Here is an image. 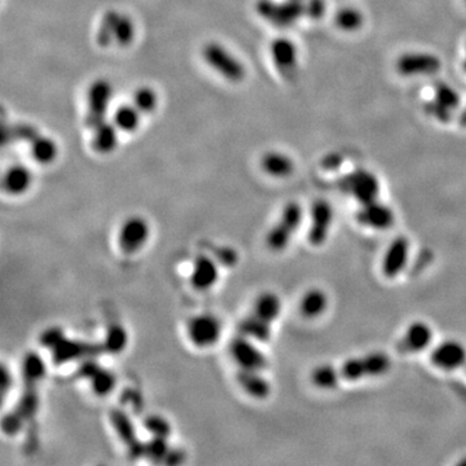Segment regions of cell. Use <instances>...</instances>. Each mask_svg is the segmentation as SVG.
<instances>
[{
  "mask_svg": "<svg viewBox=\"0 0 466 466\" xmlns=\"http://www.w3.org/2000/svg\"><path fill=\"white\" fill-rule=\"evenodd\" d=\"M22 390L16 406L3 417V431L13 437L37 416L39 409V386L47 374V365L35 351L28 352L22 359Z\"/></svg>",
  "mask_w": 466,
  "mask_h": 466,
  "instance_id": "6da1fadb",
  "label": "cell"
},
{
  "mask_svg": "<svg viewBox=\"0 0 466 466\" xmlns=\"http://www.w3.org/2000/svg\"><path fill=\"white\" fill-rule=\"evenodd\" d=\"M280 297L273 291H264L257 297L252 312L240 322V334L255 342H267L271 338L272 325L282 315Z\"/></svg>",
  "mask_w": 466,
  "mask_h": 466,
  "instance_id": "7a4b0ae2",
  "label": "cell"
},
{
  "mask_svg": "<svg viewBox=\"0 0 466 466\" xmlns=\"http://www.w3.org/2000/svg\"><path fill=\"white\" fill-rule=\"evenodd\" d=\"M391 368V359L382 351L368 352L365 355L347 359L338 367L342 381H359V379L379 377L388 373Z\"/></svg>",
  "mask_w": 466,
  "mask_h": 466,
  "instance_id": "3957f363",
  "label": "cell"
},
{
  "mask_svg": "<svg viewBox=\"0 0 466 466\" xmlns=\"http://www.w3.org/2000/svg\"><path fill=\"white\" fill-rule=\"evenodd\" d=\"M303 221V209L298 202H289L282 209L279 221L272 225L266 236L267 248L275 252H280L288 248L291 239L298 231Z\"/></svg>",
  "mask_w": 466,
  "mask_h": 466,
  "instance_id": "277c9868",
  "label": "cell"
},
{
  "mask_svg": "<svg viewBox=\"0 0 466 466\" xmlns=\"http://www.w3.org/2000/svg\"><path fill=\"white\" fill-rule=\"evenodd\" d=\"M51 356L56 365L68 364L71 361H83L87 359H96L97 356L105 354L103 343L88 342V340H73L65 334L58 343L49 349Z\"/></svg>",
  "mask_w": 466,
  "mask_h": 466,
  "instance_id": "5b68a950",
  "label": "cell"
},
{
  "mask_svg": "<svg viewBox=\"0 0 466 466\" xmlns=\"http://www.w3.org/2000/svg\"><path fill=\"white\" fill-rule=\"evenodd\" d=\"M223 325L213 313H198L187 322V337L197 349H212L222 337Z\"/></svg>",
  "mask_w": 466,
  "mask_h": 466,
  "instance_id": "8992f818",
  "label": "cell"
},
{
  "mask_svg": "<svg viewBox=\"0 0 466 466\" xmlns=\"http://www.w3.org/2000/svg\"><path fill=\"white\" fill-rule=\"evenodd\" d=\"M255 10L262 19L272 25L286 28L306 15V6L304 1L301 0H286L284 3H276L273 0H257Z\"/></svg>",
  "mask_w": 466,
  "mask_h": 466,
  "instance_id": "52a82bcc",
  "label": "cell"
},
{
  "mask_svg": "<svg viewBox=\"0 0 466 466\" xmlns=\"http://www.w3.org/2000/svg\"><path fill=\"white\" fill-rule=\"evenodd\" d=\"M119 252L125 255H136L141 252L150 237V225L146 218L132 215L121 224L116 236Z\"/></svg>",
  "mask_w": 466,
  "mask_h": 466,
  "instance_id": "ba28073f",
  "label": "cell"
},
{
  "mask_svg": "<svg viewBox=\"0 0 466 466\" xmlns=\"http://www.w3.org/2000/svg\"><path fill=\"white\" fill-rule=\"evenodd\" d=\"M338 188L355 198L360 205L369 204L379 198V179L368 170L359 169L343 176L338 182Z\"/></svg>",
  "mask_w": 466,
  "mask_h": 466,
  "instance_id": "9c48e42d",
  "label": "cell"
},
{
  "mask_svg": "<svg viewBox=\"0 0 466 466\" xmlns=\"http://www.w3.org/2000/svg\"><path fill=\"white\" fill-rule=\"evenodd\" d=\"M202 58L207 65L231 82H241L246 76L241 61L218 43H207L202 49Z\"/></svg>",
  "mask_w": 466,
  "mask_h": 466,
  "instance_id": "30bf717a",
  "label": "cell"
},
{
  "mask_svg": "<svg viewBox=\"0 0 466 466\" xmlns=\"http://www.w3.org/2000/svg\"><path fill=\"white\" fill-rule=\"evenodd\" d=\"M230 354L236 365L240 369L263 372L268 365V360L263 354L262 350L255 345V340L243 334L231 340Z\"/></svg>",
  "mask_w": 466,
  "mask_h": 466,
  "instance_id": "8fae6325",
  "label": "cell"
},
{
  "mask_svg": "<svg viewBox=\"0 0 466 466\" xmlns=\"http://www.w3.org/2000/svg\"><path fill=\"white\" fill-rule=\"evenodd\" d=\"M77 376L79 379L88 381L92 392L100 398L110 395L116 386V374L105 367H101L96 359L80 361L77 369Z\"/></svg>",
  "mask_w": 466,
  "mask_h": 466,
  "instance_id": "7c38bea8",
  "label": "cell"
},
{
  "mask_svg": "<svg viewBox=\"0 0 466 466\" xmlns=\"http://www.w3.org/2000/svg\"><path fill=\"white\" fill-rule=\"evenodd\" d=\"M112 98V86L105 79H97L89 88L87 94V114L85 123L88 128L95 130L107 118V107Z\"/></svg>",
  "mask_w": 466,
  "mask_h": 466,
  "instance_id": "4fadbf2b",
  "label": "cell"
},
{
  "mask_svg": "<svg viewBox=\"0 0 466 466\" xmlns=\"http://www.w3.org/2000/svg\"><path fill=\"white\" fill-rule=\"evenodd\" d=\"M110 424L116 431V437L122 442L127 451V455L131 458L143 457L144 442L137 437L135 427L131 418L127 416L126 412L122 409H112L110 411Z\"/></svg>",
  "mask_w": 466,
  "mask_h": 466,
  "instance_id": "5bb4252c",
  "label": "cell"
},
{
  "mask_svg": "<svg viewBox=\"0 0 466 466\" xmlns=\"http://www.w3.org/2000/svg\"><path fill=\"white\" fill-rule=\"evenodd\" d=\"M442 68V62L435 55L425 52L404 53L397 61V70L404 77L434 76Z\"/></svg>",
  "mask_w": 466,
  "mask_h": 466,
  "instance_id": "9a60e30c",
  "label": "cell"
},
{
  "mask_svg": "<svg viewBox=\"0 0 466 466\" xmlns=\"http://www.w3.org/2000/svg\"><path fill=\"white\" fill-rule=\"evenodd\" d=\"M333 223V209L328 201L318 200L311 207V224L307 240L312 246H321L327 241Z\"/></svg>",
  "mask_w": 466,
  "mask_h": 466,
  "instance_id": "2e32d148",
  "label": "cell"
},
{
  "mask_svg": "<svg viewBox=\"0 0 466 466\" xmlns=\"http://www.w3.org/2000/svg\"><path fill=\"white\" fill-rule=\"evenodd\" d=\"M430 361L435 368L456 370L466 363V347L458 340H445L431 351Z\"/></svg>",
  "mask_w": 466,
  "mask_h": 466,
  "instance_id": "e0dca14e",
  "label": "cell"
},
{
  "mask_svg": "<svg viewBox=\"0 0 466 466\" xmlns=\"http://www.w3.org/2000/svg\"><path fill=\"white\" fill-rule=\"evenodd\" d=\"M356 219L361 225L377 231H385L395 222V214L388 205L381 204L379 200L360 205L359 212L356 213Z\"/></svg>",
  "mask_w": 466,
  "mask_h": 466,
  "instance_id": "ac0fdd59",
  "label": "cell"
},
{
  "mask_svg": "<svg viewBox=\"0 0 466 466\" xmlns=\"http://www.w3.org/2000/svg\"><path fill=\"white\" fill-rule=\"evenodd\" d=\"M219 280V266L216 259L206 254H200L194 259L189 282L196 291H207Z\"/></svg>",
  "mask_w": 466,
  "mask_h": 466,
  "instance_id": "d6986e66",
  "label": "cell"
},
{
  "mask_svg": "<svg viewBox=\"0 0 466 466\" xmlns=\"http://www.w3.org/2000/svg\"><path fill=\"white\" fill-rule=\"evenodd\" d=\"M433 340V329L424 321L412 322L403 337L399 340L397 349L400 354H417L430 346Z\"/></svg>",
  "mask_w": 466,
  "mask_h": 466,
  "instance_id": "ffe728a7",
  "label": "cell"
},
{
  "mask_svg": "<svg viewBox=\"0 0 466 466\" xmlns=\"http://www.w3.org/2000/svg\"><path fill=\"white\" fill-rule=\"evenodd\" d=\"M411 243L406 236H399L388 245L382 259V273L388 279L397 277L407 266Z\"/></svg>",
  "mask_w": 466,
  "mask_h": 466,
  "instance_id": "44dd1931",
  "label": "cell"
},
{
  "mask_svg": "<svg viewBox=\"0 0 466 466\" xmlns=\"http://www.w3.org/2000/svg\"><path fill=\"white\" fill-rule=\"evenodd\" d=\"M271 58L275 67L284 77L289 78L295 73L298 65V49L291 39H273L270 46Z\"/></svg>",
  "mask_w": 466,
  "mask_h": 466,
  "instance_id": "7402d4cb",
  "label": "cell"
},
{
  "mask_svg": "<svg viewBox=\"0 0 466 466\" xmlns=\"http://www.w3.org/2000/svg\"><path fill=\"white\" fill-rule=\"evenodd\" d=\"M237 382L240 388L255 400H264L271 394V383L263 376L261 370L239 369Z\"/></svg>",
  "mask_w": 466,
  "mask_h": 466,
  "instance_id": "603a6c76",
  "label": "cell"
},
{
  "mask_svg": "<svg viewBox=\"0 0 466 466\" xmlns=\"http://www.w3.org/2000/svg\"><path fill=\"white\" fill-rule=\"evenodd\" d=\"M33 182V175L25 166L10 167L3 176V189L10 196H21L29 191Z\"/></svg>",
  "mask_w": 466,
  "mask_h": 466,
  "instance_id": "cb8c5ba5",
  "label": "cell"
},
{
  "mask_svg": "<svg viewBox=\"0 0 466 466\" xmlns=\"http://www.w3.org/2000/svg\"><path fill=\"white\" fill-rule=\"evenodd\" d=\"M263 171L272 178H288L294 173L295 165L291 157L280 152H267L261 161Z\"/></svg>",
  "mask_w": 466,
  "mask_h": 466,
  "instance_id": "d4e9b609",
  "label": "cell"
},
{
  "mask_svg": "<svg viewBox=\"0 0 466 466\" xmlns=\"http://www.w3.org/2000/svg\"><path fill=\"white\" fill-rule=\"evenodd\" d=\"M328 295L321 289L306 291L300 302L301 315L306 319H315L322 315L328 307Z\"/></svg>",
  "mask_w": 466,
  "mask_h": 466,
  "instance_id": "484cf974",
  "label": "cell"
},
{
  "mask_svg": "<svg viewBox=\"0 0 466 466\" xmlns=\"http://www.w3.org/2000/svg\"><path fill=\"white\" fill-rule=\"evenodd\" d=\"M94 131H95V135L92 137L91 146L95 152L100 155H107L116 149V143H118L116 125L107 123L105 121L100 126H97Z\"/></svg>",
  "mask_w": 466,
  "mask_h": 466,
  "instance_id": "4316f807",
  "label": "cell"
},
{
  "mask_svg": "<svg viewBox=\"0 0 466 466\" xmlns=\"http://www.w3.org/2000/svg\"><path fill=\"white\" fill-rule=\"evenodd\" d=\"M58 152L56 143L46 136H37L30 143V153L33 155V158L42 165L52 164L58 157Z\"/></svg>",
  "mask_w": 466,
  "mask_h": 466,
  "instance_id": "83f0119b",
  "label": "cell"
},
{
  "mask_svg": "<svg viewBox=\"0 0 466 466\" xmlns=\"http://www.w3.org/2000/svg\"><path fill=\"white\" fill-rule=\"evenodd\" d=\"M101 343L105 350V354L110 355L122 354L128 345V333L126 328L122 327L121 324L110 325L105 331L104 340H101Z\"/></svg>",
  "mask_w": 466,
  "mask_h": 466,
  "instance_id": "f1b7e54d",
  "label": "cell"
},
{
  "mask_svg": "<svg viewBox=\"0 0 466 466\" xmlns=\"http://www.w3.org/2000/svg\"><path fill=\"white\" fill-rule=\"evenodd\" d=\"M311 381L316 388L331 390V388H337L342 379H340L338 367L322 364L312 370Z\"/></svg>",
  "mask_w": 466,
  "mask_h": 466,
  "instance_id": "f546056e",
  "label": "cell"
},
{
  "mask_svg": "<svg viewBox=\"0 0 466 466\" xmlns=\"http://www.w3.org/2000/svg\"><path fill=\"white\" fill-rule=\"evenodd\" d=\"M171 451V447L169 445V439L162 437L150 438L144 442L143 457L150 460L152 463L157 464H165L166 458Z\"/></svg>",
  "mask_w": 466,
  "mask_h": 466,
  "instance_id": "4dcf8cb0",
  "label": "cell"
},
{
  "mask_svg": "<svg viewBox=\"0 0 466 466\" xmlns=\"http://www.w3.org/2000/svg\"><path fill=\"white\" fill-rule=\"evenodd\" d=\"M119 16L121 15L113 10H107L103 16L96 34L97 44L100 47H109L114 42V31Z\"/></svg>",
  "mask_w": 466,
  "mask_h": 466,
  "instance_id": "1f68e13d",
  "label": "cell"
},
{
  "mask_svg": "<svg viewBox=\"0 0 466 466\" xmlns=\"http://www.w3.org/2000/svg\"><path fill=\"white\" fill-rule=\"evenodd\" d=\"M140 123V112L136 109L135 105H122L118 107L114 114V125L116 128L132 132L139 127Z\"/></svg>",
  "mask_w": 466,
  "mask_h": 466,
  "instance_id": "d6a6232c",
  "label": "cell"
},
{
  "mask_svg": "<svg viewBox=\"0 0 466 466\" xmlns=\"http://www.w3.org/2000/svg\"><path fill=\"white\" fill-rule=\"evenodd\" d=\"M336 25L338 26V29L343 30V31H356L359 30L363 24H364V16L359 10L352 8V7H345L340 8L337 13H336Z\"/></svg>",
  "mask_w": 466,
  "mask_h": 466,
  "instance_id": "836d02e7",
  "label": "cell"
},
{
  "mask_svg": "<svg viewBox=\"0 0 466 466\" xmlns=\"http://www.w3.org/2000/svg\"><path fill=\"white\" fill-rule=\"evenodd\" d=\"M39 134L38 128L29 123H17L13 126L4 127L3 130V144L8 141H28L31 143Z\"/></svg>",
  "mask_w": 466,
  "mask_h": 466,
  "instance_id": "e575fe53",
  "label": "cell"
},
{
  "mask_svg": "<svg viewBox=\"0 0 466 466\" xmlns=\"http://www.w3.org/2000/svg\"><path fill=\"white\" fill-rule=\"evenodd\" d=\"M158 103L157 94L150 87L137 88L134 94L132 104L140 113H150L155 110Z\"/></svg>",
  "mask_w": 466,
  "mask_h": 466,
  "instance_id": "d590c367",
  "label": "cell"
},
{
  "mask_svg": "<svg viewBox=\"0 0 466 466\" xmlns=\"http://www.w3.org/2000/svg\"><path fill=\"white\" fill-rule=\"evenodd\" d=\"M144 429L153 437L170 438L173 426L167 418L161 415H149L144 420Z\"/></svg>",
  "mask_w": 466,
  "mask_h": 466,
  "instance_id": "8d00e7d4",
  "label": "cell"
},
{
  "mask_svg": "<svg viewBox=\"0 0 466 466\" xmlns=\"http://www.w3.org/2000/svg\"><path fill=\"white\" fill-rule=\"evenodd\" d=\"M135 35V28L131 19L126 15H121L116 22L114 31V42L121 47H127L131 44Z\"/></svg>",
  "mask_w": 466,
  "mask_h": 466,
  "instance_id": "74e56055",
  "label": "cell"
},
{
  "mask_svg": "<svg viewBox=\"0 0 466 466\" xmlns=\"http://www.w3.org/2000/svg\"><path fill=\"white\" fill-rule=\"evenodd\" d=\"M435 91V100L445 107L454 110L460 105V95L457 94L456 89L451 87L446 82H437L434 86Z\"/></svg>",
  "mask_w": 466,
  "mask_h": 466,
  "instance_id": "f35d334b",
  "label": "cell"
},
{
  "mask_svg": "<svg viewBox=\"0 0 466 466\" xmlns=\"http://www.w3.org/2000/svg\"><path fill=\"white\" fill-rule=\"evenodd\" d=\"M425 110H426V113L429 116L435 118L437 121L443 122V123L449 122V121H451V116H452V114H451L452 110L445 107L443 104H440V103L437 101L435 98L427 103L426 105H425Z\"/></svg>",
  "mask_w": 466,
  "mask_h": 466,
  "instance_id": "ab89813d",
  "label": "cell"
},
{
  "mask_svg": "<svg viewBox=\"0 0 466 466\" xmlns=\"http://www.w3.org/2000/svg\"><path fill=\"white\" fill-rule=\"evenodd\" d=\"M64 330L61 328H58V327H51L49 329L43 330L40 333V337H39V342L42 346H44L46 349H52L58 340H61V337L64 336Z\"/></svg>",
  "mask_w": 466,
  "mask_h": 466,
  "instance_id": "60d3db41",
  "label": "cell"
},
{
  "mask_svg": "<svg viewBox=\"0 0 466 466\" xmlns=\"http://www.w3.org/2000/svg\"><path fill=\"white\" fill-rule=\"evenodd\" d=\"M216 262L223 264L225 267H232L239 259V254L230 246H221L218 248V250H215V257Z\"/></svg>",
  "mask_w": 466,
  "mask_h": 466,
  "instance_id": "b9f144b4",
  "label": "cell"
},
{
  "mask_svg": "<svg viewBox=\"0 0 466 466\" xmlns=\"http://www.w3.org/2000/svg\"><path fill=\"white\" fill-rule=\"evenodd\" d=\"M304 6H306V16L312 19H321L327 10L325 0H307Z\"/></svg>",
  "mask_w": 466,
  "mask_h": 466,
  "instance_id": "7bdbcfd3",
  "label": "cell"
},
{
  "mask_svg": "<svg viewBox=\"0 0 466 466\" xmlns=\"http://www.w3.org/2000/svg\"><path fill=\"white\" fill-rule=\"evenodd\" d=\"M12 388V377L10 373L7 370V367L3 365L1 368V394L3 397L7 395V391Z\"/></svg>",
  "mask_w": 466,
  "mask_h": 466,
  "instance_id": "ee69618b",
  "label": "cell"
},
{
  "mask_svg": "<svg viewBox=\"0 0 466 466\" xmlns=\"http://www.w3.org/2000/svg\"><path fill=\"white\" fill-rule=\"evenodd\" d=\"M458 123L463 127H466V107L464 109V112L461 113L460 118H458Z\"/></svg>",
  "mask_w": 466,
  "mask_h": 466,
  "instance_id": "f6af8a7d",
  "label": "cell"
},
{
  "mask_svg": "<svg viewBox=\"0 0 466 466\" xmlns=\"http://www.w3.org/2000/svg\"><path fill=\"white\" fill-rule=\"evenodd\" d=\"M301 1H303V0H301Z\"/></svg>",
  "mask_w": 466,
  "mask_h": 466,
  "instance_id": "bcb514c9",
  "label": "cell"
},
{
  "mask_svg": "<svg viewBox=\"0 0 466 466\" xmlns=\"http://www.w3.org/2000/svg\"><path fill=\"white\" fill-rule=\"evenodd\" d=\"M465 3H466V0H465Z\"/></svg>",
  "mask_w": 466,
  "mask_h": 466,
  "instance_id": "7dc6e473",
  "label": "cell"
}]
</instances>
